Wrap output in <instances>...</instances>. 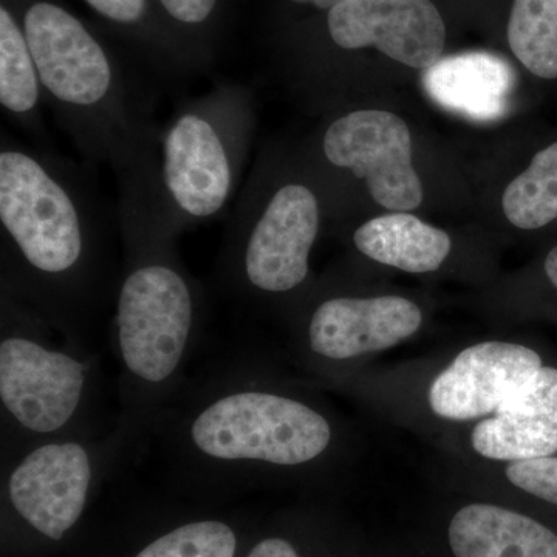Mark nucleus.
Listing matches in <instances>:
<instances>
[{"mask_svg":"<svg viewBox=\"0 0 557 557\" xmlns=\"http://www.w3.org/2000/svg\"><path fill=\"white\" fill-rule=\"evenodd\" d=\"M108 234L97 190L78 166L2 134L0 289L81 347L112 285Z\"/></svg>","mask_w":557,"mask_h":557,"instance_id":"f257e3e1","label":"nucleus"},{"mask_svg":"<svg viewBox=\"0 0 557 557\" xmlns=\"http://www.w3.org/2000/svg\"><path fill=\"white\" fill-rule=\"evenodd\" d=\"M123 269L115 285L112 346L119 362L120 421L141 440L182 391L203 319V295L180 260L153 183L120 186Z\"/></svg>","mask_w":557,"mask_h":557,"instance_id":"f03ea898","label":"nucleus"},{"mask_svg":"<svg viewBox=\"0 0 557 557\" xmlns=\"http://www.w3.org/2000/svg\"><path fill=\"white\" fill-rule=\"evenodd\" d=\"M47 104L91 166L116 183L153 182L160 126L112 47L60 0H14Z\"/></svg>","mask_w":557,"mask_h":557,"instance_id":"7ed1b4c3","label":"nucleus"},{"mask_svg":"<svg viewBox=\"0 0 557 557\" xmlns=\"http://www.w3.org/2000/svg\"><path fill=\"white\" fill-rule=\"evenodd\" d=\"M146 434L159 435L175 474L214 483L307 467L333 440L327 417L248 379L244 368L182 388Z\"/></svg>","mask_w":557,"mask_h":557,"instance_id":"20e7f679","label":"nucleus"},{"mask_svg":"<svg viewBox=\"0 0 557 557\" xmlns=\"http://www.w3.org/2000/svg\"><path fill=\"white\" fill-rule=\"evenodd\" d=\"M2 453L39 440L101 434L98 358L0 289Z\"/></svg>","mask_w":557,"mask_h":557,"instance_id":"39448f33","label":"nucleus"},{"mask_svg":"<svg viewBox=\"0 0 557 557\" xmlns=\"http://www.w3.org/2000/svg\"><path fill=\"white\" fill-rule=\"evenodd\" d=\"M255 129L242 84L183 100L160 129L156 199L174 237L218 219L239 186Z\"/></svg>","mask_w":557,"mask_h":557,"instance_id":"423d86ee","label":"nucleus"},{"mask_svg":"<svg viewBox=\"0 0 557 557\" xmlns=\"http://www.w3.org/2000/svg\"><path fill=\"white\" fill-rule=\"evenodd\" d=\"M271 174L270 168H256L220 249V282L242 302L277 298L302 287L321 228L317 190L306 182Z\"/></svg>","mask_w":557,"mask_h":557,"instance_id":"0eeeda50","label":"nucleus"},{"mask_svg":"<svg viewBox=\"0 0 557 557\" xmlns=\"http://www.w3.org/2000/svg\"><path fill=\"white\" fill-rule=\"evenodd\" d=\"M138 443L119 418L101 434L39 440L3 450L7 511L42 541H64L83 519L102 479Z\"/></svg>","mask_w":557,"mask_h":557,"instance_id":"6e6552de","label":"nucleus"},{"mask_svg":"<svg viewBox=\"0 0 557 557\" xmlns=\"http://www.w3.org/2000/svg\"><path fill=\"white\" fill-rule=\"evenodd\" d=\"M321 152L333 170L348 171L370 197L391 211L408 212L423 201L412 164L408 124L386 110H351L325 127Z\"/></svg>","mask_w":557,"mask_h":557,"instance_id":"1a4fd4ad","label":"nucleus"},{"mask_svg":"<svg viewBox=\"0 0 557 557\" xmlns=\"http://www.w3.org/2000/svg\"><path fill=\"white\" fill-rule=\"evenodd\" d=\"M330 40L341 50L375 47L418 70L442 60L446 28L431 0H346L327 13Z\"/></svg>","mask_w":557,"mask_h":557,"instance_id":"9d476101","label":"nucleus"},{"mask_svg":"<svg viewBox=\"0 0 557 557\" xmlns=\"http://www.w3.org/2000/svg\"><path fill=\"white\" fill-rule=\"evenodd\" d=\"M544 368L536 351L509 343L465 348L432 383L429 405L438 417L467 421L496 412Z\"/></svg>","mask_w":557,"mask_h":557,"instance_id":"9b49d317","label":"nucleus"},{"mask_svg":"<svg viewBox=\"0 0 557 557\" xmlns=\"http://www.w3.org/2000/svg\"><path fill=\"white\" fill-rule=\"evenodd\" d=\"M421 310L399 296L329 298L314 307L307 324L311 354L346 361L397 346L420 329Z\"/></svg>","mask_w":557,"mask_h":557,"instance_id":"f8f14e48","label":"nucleus"},{"mask_svg":"<svg viewBox=\"0 0 557 557\" xmlns=\"http://www.w3.org/2000/svg\"><path fill=\"white\" fill-rule=\"evenodd\" d=\"M472 446L491 460H531L557 450V370L542 368L472 432Z\"/></svg>","mask_w":557,"mask_h":557,"instance_id":"ddd939ff","label":"nucleus"},{"mask_svg":"<svg viewBox=\"0 0 557 557\" xmlns=\"http://www.w3.org/2000/svg\"><path fill=\"white\" fill-rule=\"evenodd\" d=\"M424 90L440 108L479 123L507 115L515 89L511 64L490 51H467L442 58L424 70Z\"/></svg>","mask_w":557,"mask_h":557,"instance_id":"4468645a","label":"nucleus"},{"mask_svg":"<svg viewBox=\"0 0 557 557\" xmlns=\"http://www.w3.org/2000/svg\"><path fill=\"white\" fill-rule=\"evenodd\" d=\"M445 547L449 557H557V533L516 509L472 502L450 516Z\"/></svg>","mask_w":557,"mask_h":557,"instance_id":"2eb2a0df","label":"nucleus"},{"mask_svg":"<svg viewBox=\"0 0 557 557\" xmlns=\"http://www.w3.org/2000/svg\"><path fill=\"white\" fill-rule=\"evenodd\" d=\"M42 84L14 0L0 2V106L11 124L51 149L44 121Z\"/></svg>","mask_w":557,"mask_h":557,"instance_id":"dca6fc26","label":"nucleus"},{"mask_svg":"<svg viewBox=\"0 0 557 557\" xmlns=\"http://www.w3.org/2000/svg\"><path fill=\"white\" fill-rule=\"evenodd\" d=\"M355 248L366 258L406 273L438 270L450 251V237L409 212L380 215L354 233Z\"/></svg>","mask_w":557,"mask_h":557,"instance_id":"f3484780","label":"nucleus"},{"mask_svg":"<svg viewBox=\"0 0 557 557\" xmlns=\"http://www.w3.org/2000/svg\"><path fill=\"white\" fill-rule=\"evenodd\" d=\"M504 214L520 230H539L557 220V143L539 150L530 166L502 197Z\"/></svg>","mask_w":557,"mask_h":557,"instance_id":"a211bd4d","label":"nucleus"},{"mask_svg":"<svg viewBox=\"0 0 557 557\" xmlns=\"http://www.w3.org/2000/svg\"><path fill=\"white\" fill-rule=\"evenodd\" d=\"M508 42L528 72L557 78V0H515Z\"/></svg>","mask_w":557,"mask_h":557,"instance_id":"6ab92c4d","label":"nucleus"},{"mask_svg":"<svg viewBox=\"0 0 557 557\" xmlns=\"http://www.w3.org/2000/svg\"><path fill=\"white\" fill-rule=\"evenodd\" d=\"M236 528L218 518L190 519L157 534L131 557H237Z\"/></svg>","mask_w":557,"mask_h":557,"instance_id":"aec40b11","label":"nucleus"},{"mask_svg":"<svg viewBox=\"0 0 557 557\" xmlns=\"http://www.w3.org/2000/svg\"><path fill=\"white\" fill-rule=\"evenodd\" d=\"M175 35L209 67L222 0H156Z\"/></svg>","mask_w":557,"mask_h":557,"instance_id":"412c9836","label":"nucleus"},{"mask_svg":"<svg viewBox=\"0 0 557 557\" xmlns=\"http://www.w3.org/2000/svg\"><path fill=\"white\" fill-rule=\"evenodd\" d=\"M507 479L523 493L557 507V457L512 461Z\"/></svg>","mask_w":557,"mask_h":557,"instance_id":"4be33fe9","label":"nucleus"},{"mask_svg":"<svg viewBox=\"0 0 557 557\" xmlns=\"http://www.w3.org/2000/svg\"><path fill=\"white\" fill-rule=\"evenodd\" d=\"M245 557H307L302 545L284 533H270L258 539Z\"/></svg>","mask_w":557,"mask_h":557,"instance_id":"5701e85b","label":"nucleus"},{"mask_svg":"<svg viewBox=\"0 0 557 557\" xmlns=\"http://www.w3.org/2000/svg\"><path fill=\"white\" fill-rule=\"evenodd\" d=\"M293 5L298 7H313L319 11H329L335 9L339 3L346 2V0H288Z\"/></svg>","mask_w":557,"mask_h":557,"instance_id":"b1692460","label":"nucleus"},{"mask_svg":"<svg viewBox=\"0 0 557 557\" xmlns=\"http://www.w3.org/2000/svg\"><path fill=\"white\" fill-rule=\"evenodd\" d=\"M545 273H547L549 282L557 288V247L553 248L545 259Z\"/></svg>","mask_w":557,"mask_h":557,"instance_id":"393cba45","label":"nucleus"}]
</instances>
